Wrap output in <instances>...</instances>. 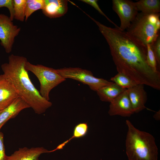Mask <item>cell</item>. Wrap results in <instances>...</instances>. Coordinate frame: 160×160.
Segmentation results:
<instances>
[{
  "instance_id": "cell-1",
  "label": "cell",
  "mask_w": 160,
  "mask_h": 160,
  "mask_svg": "<svg viewBox=\"0 0 160 160\" xmlns=\"http://www.w3.org/2000/svg\"><path fill=\"white\" fill-rule=\"evenodd\" d=\"M98 26L109 45L113 60L118 73L127 75L137 84L160 89V73L148 64L147 47L125 31L103 25L89 16Z\"/></svg>"
},
{
  "instance_id": "cell-2",
  "label": "cell",
  "mask_w": 160,
  "mask_h": 160,
  "mask_svg": "<svg viewBox=\"0 0 160 160\" xmlns=\"http://www.w3.org/2000/svg\"><path fill=\"white\" fill-rule=\"evenodd\" d=\"M23 56L10 55L8 62L2 64L0 76L9 82L18 94L37 114L44 113L52 103L43 97L31 81L25 68L27 61Z\"/></svg>"
},
{
  "instance_id": "cell-3",
  "label": "cell",
  "mask_w": 160,
  "mask_h": 160,
  "mask_svg": "<svg viewBox=\"0 0 160 160\" xmlns=\"http://www.w3.org/2000/svg\"><path fill=\"white\" fill-rule=\"evenodd\" d=\"M127 132L125 141L129 160H158V148L154 137L135 127L129 120L126 121Z\"/></svg>"
},
{
  "instance_id": "cell-4",
  "label": "cell",
  "mask_w": 160,
  "mask_h": 160,
  "mask_svg": "<svg viewBox=\"0 0 160 160\" xmlns=\"http://www.w3.org/2000/svg\"><path fill=\"white\" fill-rule=\"evenodd\" d=\"M159 16V13H138L126 32L144 46L152 45L160 35Z\"/></svg>"
},
{
  "instance_id": "cell-5",
  "label": "cell",
  "mask_w": 160,
  "mask_h": 160,
  "mask_svg": "<svg viewBox=\"0 0 160 160\" xmlns=\"http://www.w3.org/2000/svg\"><path fill=\"white\" fill-rule=\"evenodd\" d=\"M25 67L27 70L33 73L40 83L39 92L41 95L49 101V93L55 87L66 81L57 71V69L41 65L31 64L27 61Z\"/></svg>"
},
{
  "instance_id": "cell-6",
  "label": "cell",
  "mask_w": 160,
  "mask_h": 160,
  "mask_svg": "<svg viewBox=\"0 0 160 160\" xmlns=\"http://www.w3.org/2000/svg\"><path fill=\"white\" fill-rule=\"evenodd\" d=\"M58 73L65 79H70L87 85L92 90L96 92L101 87L113 82L96 77L90 71L77 67H64L57 69Z\"/></svg>"
},
{
  "instance_id": "cell-7",
  "label": "cell",
  "mask_w": 160,
  "mask_h": 160,
  "mask_svg": "<svg viewBox=\"0 0 160 160\" xmlns=\"http://www.w3.org/2000/svg\"><path fill=\"white\" fill-rule=\"evenodd\" d=\"M20 31L21 28L15 25L9 17L0 14V44L6 53L12 52L15 38Z\"/></svg>"
},
{
  "instance_id": "cell-8",
  "label": "cell",
  "mask_w": 160,
  "mask_h": 160,
  "mask_svg": "<svg viewBox=\"0 0 160 160\" xmlns=\"http://www.w3.org/2000/svg\"><path fill=\"white\" fill-rule=\"evenodd\" d=\"M113 9L120 20L119 29L124 31L129 27L138 14L135 2L129 0H113Z\"/></svg>"
},
{
  "instance_id": "cell-9",
  "label": "cell",
  "mask_w": 160,
  "mask_h": 160,
  "mask_svg": "<svg viewBox=\"0 0 160 160\" xmlns=\"http://www.w3.org/2000/svg\"><path fill=\"white\" fill-rule=\"evenodd\" d=\"M134 113L127 89L110 103L108 113L111 116L129 117Z\"/></svg>"
},
{
  "instance_id": "cell-10",
  "label": "cell",
  "mask_w": 160,
  "mask_h": 160,
  "mask_svg": "<svg viewBox=\"0 0 160 160\" xmlns=\"http://www.w3.org/2000/svg\"><path fill=\"white\" fill-rule=\"evenodd\" d=\"M144 85L143 84H137L133 87L127 89L134 113H138L145 108V104L147 98Z\"/></svg>"
},
{
  "instance_id": "cell-11",
  "label": "cell",
  "mask_w": 160,
  "mask_h": 160,
  "mask_svg": "<svg viewBox=\"0 0 160 160\" xmlns=\"http://www.w3.org/2000/svg\"><path fill=\"white\" fill-rule=\"evenodd\" d=\"M55 151H49L43 147H24L19 148L9 156L7 155L4 160H39V158L41 154Z\"/></svg>"
},
{
  "instance_id": "cell-12",
  "label": "cell",
  "mask_w": 160,
  "mask_h": 160,
  "mask_svg": "<svg viewBox=\"0 0 160 160\" xmlns=\"http://www.w3.org/2000/svg\"><path fill=\"white\" fill-rule=\"evenodd\" d=\"M30 108L20 97H18L10 105L0 111V131L2 127L9 119L15 117L22 110Z\"/></svg>"
},
{
  "instance_id": "cell-13",
  "label": "cell",
  "mask_w": 160,
  "mask_h": 160,
  "mask_svg": "<svg viewBox=\"0 0 160 160\" xmlns=\"http://www.w3.org/2000/svg\"><path fill=\"white\" fill-rule=\"evenodd\" d=\"M45 5L42 10L43 13L50 18L61 17L68 10V1L65 0H44Z\"/></svg>"
},
{
  "instance_id": "cell-14",
  "label": "cell",
  "mask_w": 160,
  "mask_h": 160,
  "mask_svg": "<svg viewBox=\"0 0 160 160\" xmlns=\"http://www.w3.org/2000/svg\"><path fill=\"white\" fill-rule=\"evenodd\" d=\"M19 96L13 86L0 76V111L10 105Z\"/></svg>"
},
{
  "instance_id": "cell-15",
  "label": "cell",
  "mask_w": 160,
  "mask_h": 160,
  "mask_svg": "<svg viewBox=\"0 0 160 160\" xmlns=\"http://www.w3.org/2000/svg\"><path fill=\"white\" fill-rule=\"evenodd\" d=\"M126 89L112 82L101 87L96 92L101 101L111 103Z\"/></svg>"
},
{
  "instance_id": "cell-16",
  "label": "cell",
  "mask_w": 160,
  "mask_h": 160,
  "mask_svg": "<svg viewBox=\"0 0 160 160\" xmlns=\"http://www.w3.org/2000/svg\"><path fill=\"white\" fill-rule=\"evenodd\" d=\"M138 10L143 13L151 14L159 13V0H140L135 2Z\"/></svg>"
},
{
  "instance_id": "cell-17",
  "label": "cell",
  "mask_w": 160,
  "mask_h": 160,
  "mask_svg": "<svg viewBox=\"0 0 160 160\" xmlns=\"http://www.w3.org/2000/svg\"><path fill=\"white\" fill-rule=\"evenodd\" d=\"M110 80L119 87L128 89L136 86L137 84L133 80L127 75L121 73H118Z\"/></svg>"
},
{
  "instance_id": "cell-18",
  "label": "cell",
  "mask_w": 160,
  "mask_h": 160,
  "mask_svg": "<svg viewBox=\"0 0 160 160\" xmlns=\"http://www.w3.org/2000/svg\"><path fill=\"white\" fill-rule=\"evenodd\" d=\"M44 0H27L25 9V20L34 12L39 9H42L44 6Z\"/></svg>"
},
{
  "instance_id": "cell-19",
  "label": "cell",
  "mask_w": 160,
  "mask_h": 160,
  "mask_svg": "<svg viewBox=\"0 0 160 160\" xmlns=\"http://www.w3.org/2000/svg\"><path fill=\"white\" fill-rule=\"evenodd\" d=\"M26 1L13 0L14 19L21 22H23L25 20Z\"/></svg>"
},
{
  "instance_id": "cell-20",
  "label": "cell",
  "mask_w": 160,
  "mask_h": 160,
  "mask_svg": "<svg viewBox=\"0 0 160 160\" xmlns=\"http://www.w3.org/2000/svg\"><path fill=\"white\" fill-rule=\"evenodd\" d=\"M88 126L86 123H81L78 124L74 127L73 135L69 139L67 140L69 142L74 138H79L85 136L87 133Z\"/></svg>"
},
{
  "instance_id": "cell-21",
  "label": "cell",
  "mask_w": 160,
  "mask_h": 160,
  "mask_svg": "<svg viewBox=\"0 0 160 160\" xmlns=\"http://www.w3.org/2000/svg\"><path fill=\"white\" fill-rule=\"evenodd\" d=\"M146 47V60L148 64L154 71L159 72L157 68V62L151 45L147 44Z\"/></svg>"
},
{
  "instance_id": "cell-22",
  "label": "cell",
  "mask_w": 160,
  "mask_h": 160,
  "mask_svg": "<svg viewBox=\"0 0 160 160\" xmlns=\"http://www.w3.org/2000/svg\"><path fill=\"white\" fill-rule=\"evenodd\" d=\"M6 7L9 9L11 20L13 21L14 19V12L13 0H0V8Z\"/></svg>"
},
{
  "instance_id": "cell-23",
  "label": "cell",
  "mask_w": 160,
  "mask_h": 160,
  "mask_svg": "<svg viewBox=\"0 0 160 160\" xmlns=\"http://www.w3.org/2000/svg\"><path fill=\"white\" fill-rule=\"evenodd\" d=\"M82 1L89 4L94 8L101 15L104 16L110 23L113 24L116 28H119V27L111 20L102 11L98 5L97 0H81Z\"/></svg>"
},
{
  "instance_id": "cell-24",
  "label": "cell",
  "mask_w": 160,
  "mask_h": 160,
  "mask_svg": "<svg viewBox=\"0 0 160 160\" xmlns=\"http://www.w3.org/2000/svg\"><path fill=\"white\" fill-rule=\"evenodd\" d=\"M158 65H160V36H158L153 44L151 45Z\"/></svg>"
},
{
  "instance_id": "cell-25",
  "label": "cell",
  "mask_w": 160,
  "mask_h": 160,
  "mask_svg": "<svg viewBox=\"0 0 160 160\" xmlns=\"http://www.w3.org/2000/svg\"><path fill=\"white\" fill-rule=\"evenodd\" d=\"M6 156L4 144V134L0 131V160H4Z\"/></svg>"
},
{
  "instance_id": "cell-26",
  "label": "cell",
  "mask_w": 160,
  "mask_h": 160,
  "mask_svg": "<svg viewBox=\"0 0 160 160\" xmlns=\"http://www.w3.org/2000/svg\"><path fill=\"white\" fill-rule=\"evenodd\" d=\"M160 110L157 112L156 113H155L154 116L153 117L156 120H159L160 119Z\"/></svg>"
}]
</instances>
